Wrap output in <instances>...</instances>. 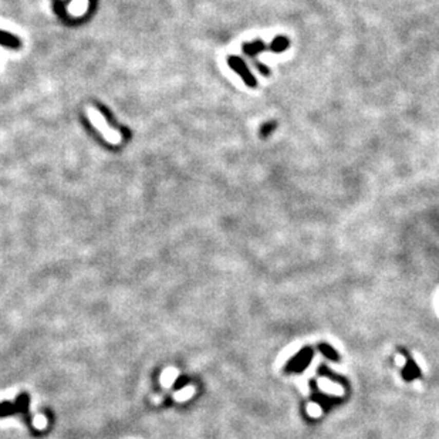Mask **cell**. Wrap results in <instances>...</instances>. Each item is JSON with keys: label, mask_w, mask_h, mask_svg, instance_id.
<instances>
[{"label": "cell", "mask_w": 439, "mask_h": 439, "mask_svg": "<svg viewBox=\"0 0 439 439\" xmlns=\"http://www.w3.org/2000/svg\"><path fill=\"white\" fill-rule=\"evenodd\" d=\"M227 63H229V67L232 68L233 71H236V73L242 77V80H243L246 86L252 87V88H255V87L257 86V81L256 79H255V75L250 73L249 67L244 64V61L242 60L240 57L232 55V57L227 59Z\"/></svg>", "instance_id": "obj_1"}, {"label": "cell", "mask_w": 439, "mask_h": 439, "mask_svg": "<svg viewBox=\"0 0 439 439\" xmlns=\"http://www.w3.org/2000/svg\"><path fill=\"white\" fill-rule=\"evenodd\" d=\"M311 353L310 348H306V350H301L294 358H293L286 367V371H292V372H299L301 370H304L306 367L309 366V362L311 360Z\"/></svg>", "instance_id": "obj_2"}, {"label": "cell", "mask_w": 439, "mask_h": 439, "mask_svg": "<svg viewBox=\"0 0 439 439\" xmlns=\"http://www.w3.org/2000/svg\"><path fill=\"white\" fill-rule=\"evenodd\" d=\"M289 46H290V40L286 36H277L270 43L269 49L272 50L273 53H283V51H286L289 49Z\"/></svg>", "instance_id": "obj_3"}, {"label": "cell", "mask_w": 439, "mask_h": 439, "mask_svg": "<svg viewBox=\"0 0 439 439\" xmlns=\"http://www.w3.org/2000/svg\"><path fill=\"white\" fill-rule=\"evenodd\" d=\"M29 404H30V396H29V394H26V392L18 394L17 398H16V401H14V405H16V408H17V412H20V414H23V415L27 414V411H29Z\"/></svg>", "instance_id": "obj_4"}, {"label": "cell", "mask_w": 439, "mask_h": 439, "mask_svg": "<svg viewBox=\"0 0 439 439\" xmlns=\"http://www.w3.org/2000/svg\"><path fill=\"white\" fill-rule=\"evenodd\" d=\"M263 50H266V46H264L262 40H256V42H252V43L243 44V51L247 55H256Z\"/></svg>", "instance_id": "obj_5"}, {"label": "cell", "mask_w": 439, "mask_h": 439, "mask_svg": "<svg viewBox=\"0 0 439 439\" xmlns=\"http://www.w3.org/2000/svg\"><path fill=\"white\" fill-rule=\"evenodd\" d=\"M0 44L6 46V47H12V49H18L20 47V42L17 37H14L10 33L6 31H0Z\"/></svg>", "instance_id": "obj_6"}, {"label": "cell", "mask_w": 439, "mask_h": 439, "mask_svg": "<svg viewBox=\"0 0 439 439\" xmlns=\"http://www.w3.org/2000/svg\"><path fill=\"white\" fill-rule=\"evenodd\" d=\"M17 414V408L14 403H10V401H3L0 403V418H5V416H10V415Z\"/></svg>", "instance_id": "obj_7"}, {"label": "cell", "mask_w": 439, "mask_h": 439, "mask_svg": "<svg viewBox=\"0 0 439 439\" xmlns=\"http://www.w3.org/2000/svg\"><path fill=\"white\" fill-rule=\"evenodd\" d=\"M418 375H419V368L415 366L414 362H408V367H407L405 371H404V378L411 381V379H414L415 377H418Z\"/></svg>", "instance_id": "obj_8"}, {"label": "cell", "mask_w": 439, "mask_h": 439, "mask_svg": "<svg viewBox=\"0 0 439 439\" xmlns=\"http://www.w3.org/2000/svg\"><path fill=\"white\" fill-rule=\"evenodd\" d=\"M318 350H320L327 358H330V360H337V354L334 353V350L330 347V346H327V344H320V346H318Z\"/></svg>", "instance_id": "obj_9"}, {"label": "cell", "mask_w": 439, "mask_h": 439, "mask_svg": "<svg viewBox=\"0 0 439 439\" xmlns=\"http://www.w3.org/2000/svg\"><path fill=\"white\" fill-rule=\"evenodd\" d=\"M276 128V122H266L264 125H263L262 128H260V135H262L263 138H266V137H269V135L272 134L273 131H275Z\"/></svg>", "instance_id": "obj_10"}, {"label": "cell", "mask_w": 439, "mask_h": 439, "mask_svg": "<svg viewBox=\"0 0 439 439\" xmlns=\"http://www.w3.org/2000/svg\"><path fill=\"white\" fill-rule=\"evenodd\" d=\"M188 383H189V378H188L186 375H181V377H178L177 381H175L174 388H175V390H181V388H183V387H186Z\"/></svg>", "instance_id": "obj_11"}, {"label": "cell", "mask_w": 439, "mask_h": 439, "mask_svg": "<svg viewBox=\"0 0 439 439\" xmlns=\"http://www.w3.org/2000/svg\"><path fill=\"white\" fill-rule=\"evenodd\" d=\"M256 67H257V70H259V71H260L262 74H264V75H269V74H270V70H269V68L264 66V64L256 63Z\"/></svg>", "instance_id": "obj_12"}, {"label": "cell", "mask_w": 439, "mask_h": 439, "mask_svg": "<svg viewBox=\"0 0 439 439\" xmlns=\"http://www.w3.org/2000/svg\"><path fill=\"white\" fill-rule=\"evenodd\" d=\"M396 362H398L399 366H404V364H405V360L403 358V355H398V357H396Z\"/></svg>", "instance_id": "obj_13"}]
</instances>
